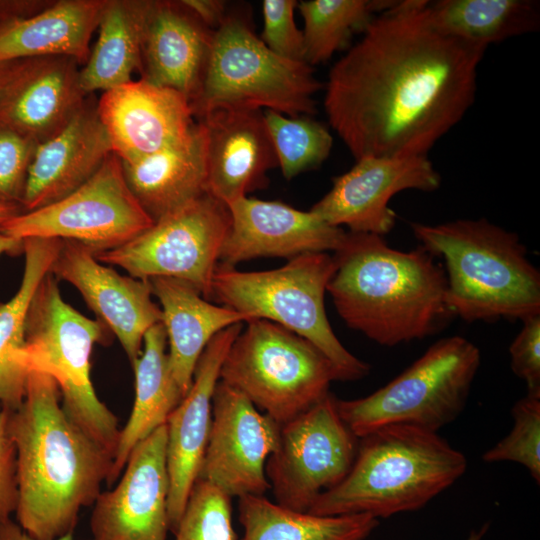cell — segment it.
Returning a JSON list of instances; mask_svg holds the SVG:
<instances>
[{
    "label": "cell",
    "mask_w": 540,
    "mask_h": 540,
    "mask_svg": "<svg viewBox=\"0 0 540 540\" xmlns=\"http://www.w3.org/2000/svg\"><path fill=\"white\" fill-rule=\"evenodd\" d=\"M427 1H394L331 68L324 108L355 160L427 156L472 106L486 47L445 34Z\"/></svg>",
    "instance_id": "cell-1"
},
{
    "label": "cell",
    "mask_w": 540,
    "mask_h": 540,
    "mask_svg": "<svg viewBox=\"0 0 540 540\" xmlns=\"http://www.w3.org/2000/svg\"><path fill=\"white\" fill-rule=\"evenodd\" d=\"M15 445L18 525L37 540L73 533L79 512L107 481L112 455L65 413L56 381L30 371L20 406L8 413Z\"/></svg>",
    "instance_id": "cell-2"
},
{
    "label": "cell",
    "mask_w": 540,
    "mask_h": 540,
    "mask_svg": "<svg viewBox=\"0 0 540 540\" xmlns=\"http://www.w3.org/2000/svg\"><path fill=\"white\" fill-rule=\"evenodd\" d=\"M333 256L336 270L327 285L333 305L349 328L375 343L420 340L453 317L444 268L421 246L404 252L384 236L347 232Z\"/></svg>",
    "instance_id": "cell-3"
},
{
    "label": "cell",
    "mask_w": 540,
    "mask_h": 540,
    "mask_svg": "<svg viewBox=\"0 0 540 540\" xmlns=\"http://www.w3.org/2000/svg\"><path fill=\"white\" fill-rule=\"evenodd\" d=\"M414 237L445 263V300L466 322L540 315V273L519 236L486 219L411 223Z\"/></svg>",
    "instance_id": "cell-4"
},
{
    "label": "cell",
    "mask_w": 540,
    "mask_h": 540,
    "mask_svg": "<svg viewBox=\"0 0 540 540\" xmlns=\"http://www.w3.org/2000/svg\"><path fill=\"white\" fill-rule=\"evenodd\" d=\"M347 476L322 493L309 513L367 514L376 519L418 510L466 471L465 455L437 432L383 426L361 438Z\"/></svg>",
    "instance_id": "cell-5"
},
{
    "label": "cell",
    "mask_w": 540,
    "mask_h": 540,
    "mask_svg": "<svg viewBox=\"0 0 540 540\" xmlns=\"http://www.w3.org/2000/svg\"><path fill=\"white\" fill-rule=\"evenodd\" d=\"M335 270V258L327 252L305 253L282 267L265 271L218 265L210 301L245 314L249 321L268 320L303 337L331 362L337 381H356L369 374L370 366L342 345L324 306Z\"/></svg>",
    "instance_id": "cell-6"
},
{
    "label": "cell",
    "mask_w": 540,
    "mask_h": 540,
    "mask_svg": "<svg viewBox=\"0 0 540 540\" xmlns=\"http://www.w3.org/2000/svg\"><path fill=\"white\" fill-rule=\"evenodd\" d=\"M57 281L49 272L31 299L20 360L28 373L39 371L56 381L65 413L113 459L118 419L98 398L91 380L93 347L107 341L109 330L66 303Z\"/></svg>",
    "instance_id": "cell-7"
},
{
    "label": "cell",
    "mask_w": 540,
    "mask_h": 540,
    "mask_svg": "<svg viewBox=\"0 0 540 540\" xmlns=\"http://www.w3.org/2000/svg\"><path fill=\"white\" fill-rule=\"evenodd\" d=\"M322 88L312 66L272 52L238 16L215 30L206 72L191 102L194 116L218 109L273 110L311 116Z\"/></svg>",
    "instance_id": "cell-8"
},
{
    "label": "cell",
    "mask_w": 540,
    "mask_h": 540,
    "mask_svg": "<svg viewBox=\"0 0 540 540\" xmlns=\"http://www.w3.org/2000/svg\"><path fill=\"white\" fill-rule=\"evenodd\" d=\"M480 362L479 348L468 339L442 338L372 394L337 399L338 412L358 439L392 424L437 432L465 408Z\"/></svg>",
    "instance_id": "cell-9"
},
{
    "label": "cell",
    "mask_w": 540,
    "mask_h": 540,
    "mask_svg": "<svg viewBox=\"0 0 540 540\" xmlns=\"http://www.w3.org/2000/svg\"><path fill=\"white\" fill-rule=\"evenodd\" d=\"M219 380L283 425L330 393L337 375L311 342L274 322L253 319L231 344Z\"/></svg>",
    "instance_id": "cell-10"
},
{
    "label": "cell",
    "mask_w": 540,
    "mask_h": 540,
    "mask_svg": "<svg viewBox=\"0 0 540 540\" xmlns=\"http://www.w3.org/2000/svg\"><path fill=\"white\" fill-rule=\"evenodd\" d=\"M154 224L131 192L122 162L112 153L83 185L45 207L19 212L0 225L18 239L56 238L98 253L117 248Z\"/></svg>",
    "instance_id": "cell-11"
},
{
    "label": "cell",
    "mask_w": 540,
    "mask_h": 540,
    "mask_svg": "<svg viewBox=\"0 0 540 540\" xmlns=\"http://www.w3.org/2000/svg\"><path fill=\"white\" fill-rule=\"evenodd\" d=\"M230 225L228 206L205 193L129 242L93 255L137 279L182 280L210 301L212 278Z\"/></svg>",
    "instance_id": "cell-12"
},
{
    "label": "cell",
    "mask_w": 540,
    "mask_h": 540,
    "mask_svg": "<svg viewBox=\"0 0 540 540\" xmlns=\"http://www.w3.org/2000/svg\"><path fill=\"white\" fill-rule=\"evenodd\" d=\"M357 448L358 438L342 420L337 398L328 393L280 425L277 447L265 466L275 503L308 512L322 493L347 476Z\"/></svg>",
    "instance_id": "cell-13"
},
{
    "label": "cell",
    "mask_w": 540,
    "mask_h": 540,
    "mask_svg": "<svg viewBox=\"0 0 540 540\" xmlns=\"http://www.w3.org/2000/svg\"><path fill=\"white\" fill-rule=\"evenodd\" d=\"M279 433L278 423L240 391L219 380L198 479L230 497L264 495L270 489L265 466L277 447Z\"/></svg>",
    "instance_id": "cell-14"
},
{
    "label": "cell",
    "mask_w": 540,
    "mask_h": 540,
    "mask_svg": "<svg viewBox=\"0 0 540 540\" xmlns=\"http://www.w3.org/2000/svg\"><path fill=\"white\" fill-rule=\"evenodd\" d=\"M441 177L428 156L365 157L333 180L332 188L310 209L326 223L353 233L384 236L395 226L389 207L404 190H437Z\"/></svg>",
    "instance_id": "cell-15"
},
{
    "label": "cell",
    "mask_w": 540,
    "mask_h": 540,
    "mask_svg": "<svg viewBox=\"0 0 540 540\" xmlns=\"http://www.w3.org/2000/svg\"><path fill=\"white\" fill-rule=\"evenodd\" d=\"M166 445L164 424L134 447L116 486L93 503L92 540H167Z\"/></svg>",
    "instance_id": "cell-16"
},
{
    "label": "cell",
    "mask_w": 540,
    "mask_h": 540,
    "mask_svg": "<svg viewBox=\"0 0 540 540\" xmlns=\"http://www.w3.org/2000/svg\"><path fill=\"white\" fill-rule=\"evenodd\" d=\"M50 274L81 293L133 364L142 352L147 331L162 322L149 281L119 274L99 262L91 250L68 240H62Z\"/></svg>",
    "instance_id": "cell-17"
},
{
    "label": "cell",
    "mask_w": 540,
    "mask_h": 540,
    "mask_svg": "<svg viewBox=\"0 0 540 540\" xmlns=\"http://www.w3.org/2000/svg\"><path fill=\"white\" fill-rule=\"evenodd\" d=\"M96 107L123 163L181 143L196 124L185 95L141 78L103 92Z\"/></svg>",
    "instance_id": "cell-18"
},
{
    "label": "cell",
    "mask_w": 540,
    "mask_h": 540,
    "mask_svg": "<svg viewBox=\"0 0 540 540\" xmlns=\"http://www.w3.org/2000/svg\"><path fill=\"white\" fill-rule=\"evenodd\" d=\"M231 225L218 265L235 267L258 257L289 260L311 252H336L347 232L316 214L279 201L244 197L227 205Z\"/></svg>",
    "instance_id": "cell-19"
},
{
    "label": "cell",
    "mask_w": 540,
    "mask_h": 540,
    "mask_svg": "<svg viewBox=\"0 0 540 540\" xmlns=\"http://www.w3.org/2000/svg\"><path fill=\"white\" fill-rule=\"evenodd\" d=\"M244 323L216 334L202 352L188 393L167 419L168 519L174 532L198 479L212 418V398L224 358Z\"/></svg>",
    "instance_id": "cell-20"
},
{
    "label": "cell",
    "mask_w": 540,
    "mask_h": 540,
    "mask_svg": "<svg viewBox=\"0 0 540 540\" xmlns=\"http://www.w3.org/2000/svg\"><path fill=\"white\" fill-rule=\"evenodd\" d=\"M206 193L229 205L268 183L278 167L262 110L218 109L201 116Z\"/></svg>",
    "instance_id": "cell-21"
},
{
    "label": "cell",
    "mask_w": 540,
    "mask_h": 540,
    "mask_svg": "<svg viewBox=\"0 0 540 540\" xmlns=\"http://www.w3.org/2000/svg\"><path fill=\"white\" fill-rule=\"evenodd\" d=\"M78 65L63 56L21 60L0 96V124L38 145L60 133L87 102Z\"/></svg>",
    "instance_id": "cell-22"
},
{
    "label": "cell",
    "mask_w": 540,
    "mask_h": 540,
    "mask_svg": "<svg viewBox=\"0 0 540 540\" xmlns=\"http://www.w3.org/2000/svg\"><path fill=\"white\" fill-rule=\"evenodd\" d=\"M214 33L182 1H148L141 79L174 89L192 102L206 72Z\"/></svg>",
    "instance_id": "cell-23"
},
{
    "label": "cell",
    "mask_w": 540,
    "mask_h": 540,
    "mask_svg": "<svg viewBox=\"0 0 540 540\" xmlns=\"http://www.w3.org/2000/svg\"><path fill=\"white\" fill-rule=\"evenodd\" d=\"M112 153L97 107L87 101L60 133L37 146L28 171L21 212L64 198L87 182Z\"/></svg>",
    "instance_id": "cell-24"
},
{
    "label": "cell",
    "mask_w": 540,
    "mask_h": 540,
    "mask_svg": "<svg viewBox=\"0 0 540 540\" xmlns=\"http://www.w3.org/2000/svg\"><path fill=\"white\" fill-rule=\"evenodd\" d=\"M162 312L173 377L183 396L192 384L196 364L207 344L220 331L249 318L206 300L193 286L175 278L148 280Z\"/></svg>",
    "instance_id": "cell-25"
},
{
    "label": "cell",
    "mask_w": 540,
    "mask_h": 540,
    "mask_svg": "<svg viewBox=\"0 0 540 540\" xmlns=\"http://www.w3.org/2000/svg\"><path fill=\"white\" fill-rule=\"evenodd\" d=\"M107 0L53 1L43 11L0 24V63L63 56L84 65Z\"/></svg>",
    "instance_id": "cell-26"
},
{
    "label": "cell",
    "mask_w": 540,
    "mask_h": 540,
    "mask_svg": "<svg viewBox=\"0 0 540 540\" xmlns=\"http://www.w3.org/2000/svg\"><path fill=\"white\" fill-rule=\"evenodd\" d=\"M205 149V132L198 122L181 143L122 162L131 192L154 222L206 193Z\"/></svg>",
    "instance_id": "cell-27"
},
{
    "label": "cell",
    "mask_w": 540,
    "mask_h": 540,
    "mask_svg": "<svg viewBox=\"0 0 540 540\" xmlns=\"http://www.w3.org/2000/svg\"><path fill=\"white\" fill-rule=\"evenodd\" d=\"M167 336L161 323L145 334L143 348L132 364L135 400L130 416L120 430L106 484L111 487L121 475L134 447L160 426L184 398L169 365Z\"/></svg>",
    "instance_id": "cell-28"
},
{
    "label": "cell",
    "mask_w": 540,
    "mask_h": 540,
    "mask_svg": "<svg viewBox=\"0 0 540 540\" xmlns=\"http://www.w3.org/2000/svg\"><path fill=\"white\" fill-rule=\"evenodd\" d=\"M62 240H23L24 271L20 286L7 302L0 303V411L15 410L24 400L28 372L21 363L25 328L31 299L50 272Z\"/></svg>",
    "instance_id": "cell-29"
},
{
    "label": "cell",
    "mask_w": 540,
    "mask_h": 540,
    "mask_svg": "<svg viewBox=\"0 0 540 540\" xmlns=\"http://www.w3.org/2000/svg\"><path fill=\"white\" fill-rule=\"evenodd\" d=\"M148 1L107 0L99 35L83 68L81 87L86 95L108 91L132 81L141 70L143 26Z\"/></svg>",
    "instance_id": "cell-30"
},
{
    "label": "cell",
    "mask_w": 540,
    "mask_h": 540,
    "mask_svg": "<svg viewBox=\"0 0 540 540\" xmlns=\"http://www.w3.org/2000/svg\"><path fill=\"white\" fill-rule=\"evenodd\" d=\"M241 540H366L379 525L367 514L322 516L294 511L264 495L239 498Z\"/></svg>",
    "instance_id": "cell-31"
},
{
    "label": "cell",
    "mask_w": 540,
    "mask_h": 540,
    "mask_svg": "<svg viewBox=\"0 0 540 540\" xmlns=\"http://www.w3.org/2000/svg\"><path fill=\"white\" fill-rule=\"evenodd\" d=\"M426 12L445 34L486 48L540 27V5L532 0L427 1Z\"/></svg>",
    "instance_id": "cell-32"
},
{
    "label": "cell",
    "mask_w": 540,
    "mask_h": 540,
    "mask_svg": "<svg viewBox=\"0 0 540 540\" xmlns=\"http://www.w3.org/2000/svg\"><path fill=\"white\" fill-rule=\"evenodd\" d=\"M393 0H308L297 3L304 20V59L310 66L329 60L356 32Z\"/></svg>",
    "instance_id": "cell-33"
},
{
    "label": "cell",
    "mask_w": 540,
    "mask_h": 540,
    "mask_svg": "<svg viewBox=\"0 0 540 540\" xmlns=\"http://www.w3.org/2000/svg\"><path fill=\"white\" fill-rule=\"evenodd\" d=\"M263 117L285 179L317 168L328 158L333 137L322 123L310 116H287L273 110H264Z\"/></svg>",
    "instance_id": "cell-34"
},
{
    "label": "cell",
    "mask_w": 540,
    "mask_h": 540,
    "mask_svg": "<svg viewBox=\"0 0 540 540\" xmlns=\"http://www.w3.org/2000/svg\"><path fill=\"white\" fill-rule=\"evenodd\" d=\"M173 533L175 540H237L231 497L197 479Z\"/></svg>",
    "instance_id": "cell-35"
},
{
    "label": "cell",
    "mask_w": 540,
    "mask_h": 540,
    "mask_svg": "<svg viewBox=\"0 0 540 540\" xmlns=\"http://www.w3.org/2000/svg\"><path fill=\"white\" fill-rule=\"evenodd\" d=\"M511 431L482 459L487 463L512 461L523 465L540 482V396L527 394L512 407Z\"/></svg>",
    "instance_id": "cell-36"
},
{
    "label": "cell",
    "mask_w": 540,
    "mask_h": 540,
    "mask_svg": "<svg viewBox=\"0 0 540 540\" xmlns=\"http://www.w3.org/2000/svg\"><path fill=\"white\" fill-rule=\"evenodd\" d=\"M37 146L29 137L0 124V202L20 208Z\"/></svg>",
    "instance_id": "cell-37"
},
{
    "label": "cell",
    "mask_w": 540,
    "mask_h": 540,
    "mask_svg": "<svg viewBox=\"0 0 540 540\" xmlns=\"http://www.w3.org/2000/svg\"><path fill=\"white\" fill-rule=\"evenodd\" d=\"M295 0H264L261 40L275 54L293 61L304 59V38L294 20Z\"/></svg>",
    "instance_id": "cell-38"
},
{
    "label": "cell",
    "mask_w": 540,
    "mask_h": 540,
    "mask_svg": "<svg viewBox=\"0 0 540 540\" xmlns=\"http://www.w3.org/2000/svg\"><path fill=\"white\" fill-rule=\"evenodd\" d=\"M509 347L511 369L527 386V394L540 396V315L528 317Z\"/></svg>",
    "instance_id": "cell-39"
},
{
    "label": "cell",
    "mask_w": 540,
    "mask_h": 540,
    "mask_svg": "<svg viewBox=\"0 0 540 540\" xmlns=\"http://www.w3.org/2000/svg\"><path fill=\"white\" fill-rule=\"evenodd\" d=\"M8 413L0 411V523L10 519L18 504L16 449L8 432Z\"/></svg>",
    "instance_id": "cell-40"
},
{
    "label": "cell",
    "mask_w": 540,
    "mask_h": 540,
    "mask_svg": "<svg viewBox=\"0 0 540 540\" xmlns=\"http://www.w3.org/2000/svg\"><path fill=\"white\" fill-rule=\"evenodd\" d=\"M182 3L214 31L227 16L226 4L221 0H183Z\"/></svg>",
    "instance_id": "cell-41"
},
{
    "label": "cell",
    "mask_w": 540,
    "mask_h": 540,
    "mask_svg": "<svg viewBox=\"0 0 540 540\" xmlns=\"http://www.w3.org/2000/svg\"><path fill=\"white\" fill-rule=\"evenodd\" d=\"M52 2L0 1V24L14 19L33 16L46 9Z\"/></svg>",
    "instance_id": "cell-42"
},
{
    "label": "cell",
    "mask_w": 540,
    "mask_h": 540,
    "mask_svg": "<svg viewBox=\"0 0 540 540\" xmlns=\"http://www.w3.org/2000/svg\"><path fill=\"white\" fill-rule=\"evenodd\" d=\"M0 540H37L28 535L18 523L8 519L0 523ZM55 540H75L73 533L64 535Z\"/></svg>",
    "instance_id": "cell-43"
},
{
    "label": "cell",
    "mask_w": 540,
    "mask_h": 540,
    "mask_svg": "<svg viewBox=\"0 0 540 540\" xmlns=\"http://www.w3.org/2000/svg\"><path fill=\"white\" fill-rule=\"evenodd\" d=\"M21 60L0 63V96L15 75Z\"/></svg>",
    "instance_id": "cell-44"
},
{
    "label": "cell",
    "mask_w": 540,
    "mask_h": 540,
    "mask_svg": "<svg viewBox=\"0 0 540 540\" xmlns=\"http://www.w3.org/2000/svg\"><path fill=\"white\" fill-rule=\"evenodd\" d=\"M23 253V241L12 238L0 231V255Z\"/></svg>",
    "instance_id": "cell-45"
},
{
    "label": "cell",
    "mask_w": 540,
    "mask_h": 540,
    "mask_svg": "<svg viewBox=\"0 0 540 540\" xmlns=\"http://www.w3.org/2000/svg\"><path fill=\"white\" fill-rule=\"evenodd\" d=\"M19 212V207L0 202V225Z\"/></svg>",
    "instance_id": "cell-46"
},
{
    "label": "cell",
    "mask_w": 540,
    "mask_h": 540,
    "mask_svg": "<svg viewBox=\"0 0 540 540\" xmlns=\"http://www.w3.org/2000/svg\"><path fill=\"white\" fill-rule=\"evenodd\" d=\"M488 524L483 525L479 530H473L470 532L466 540H481L488 530Z\"/></svg>",
    "instance_id": "cell-47"
}]
</instances>
